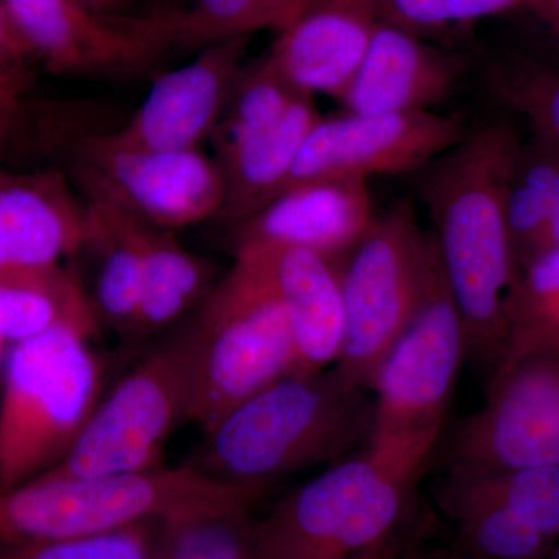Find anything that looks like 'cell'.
<instances>
[{
  "label": "cell",
  "mask_w": 559,
  "mask_h": 559,
  "mask_svg": "<svg viewBox=\"0 0 559 559\" xmlns=\"http://www.w3.org/2000/svg\"><path fill=\"white\" fill-rule=\"evenodd\" d=\"M521 139L513 121L485 120L419 171V198L462 316L466 356L491 371L506 353L507 297L516 278L506 186Z\"/></svg>",
  "instance_id": "cell-1"
},
{
  "label": "cell",
  "mask_w": 559,
  "mask_h": 559,
  "mask_svg": "<svg viewBox=\"0 0 559 559\" xmlns=\"http://www.w3.org/2000/svg\"><path fill=\"white\" fill-rule=\"evenodd\" d=\"M336 369L288 374L205 430L191 466L234 484L267 485L340 462L369 441L373 399Z\"/></svg>",
  "instance_id": "cell-2"
},
{
  "label": "cell",
  "mask_w": 559,
  "mask_h": 559,
  "mask_svg": "<svg viewBox=\"0 0 559 559\" xmlns=\"http://www.w3.org/2000/svg\"><path fill=\"white\" fill-rule=\"evenodd\" d=\"M270 488L191 465L87 479L38 476L0 491V538H83L143 522L250 513Z\"/></svg>",
  "instance_id": "cell-3"
},
{
  "label": "cell",
  "mask_w": 559,
  "mask_h": 559,
  "mask_svg": "<svg viewBox=\"0 0 559 559\" xmlns=\"http://www.w3.org/2000/svg\"><path fill=\"white\" fill-rule=\"evenodd\" d=\"M428 459L366 444L340 460L253 521L257 559H347L396 535Z\"/></svg>",
  "instance_id": "cell-4"
},
{
  "label": "cell",
  "mask_w": 559,
  "mask_h": 559,
  "mask_svg": "<svg viewBox=\"0 0 559 559\" xmlns=\"http://www.w3.org/2000/svg\"><path fill=\"white\" fill-rule=\"evenodd\" d=\"M86 334L55 329L10 349L0 403V491L57 466L100 403Z\"/></svg>",
  "instance_id": "cell-5"
},
{
  "label": "cell",
  "mask_w": 559,
  "mask_h": 559,
  "mask_svg": "<svg viewBox=\"0 0 559 559\" xmlns=\"http://www.w3.org/2000/svg\"><path fill=\"white\" fill-rule=\"evenodd\" d=\"M189 322L194 347L190 421L204 432L246 400L293 374L288 318L270 280L248 257H234V266Z\"/></svg>",
  "instance_id": "cell-6"
},
{
  "label": "cell",
  "mask_w": 559,
  "mask_h": 559,
  "mask_svg": "<svg viewBox=\"0 0 559 559\" xmlns=\"http://www.w3.org/2000/svg\"><path fill=\"white\" fill-rule=\"evenodd\" d=\"M465 358L462 316L430 234L417 308L371 384L373 418L367 444L429 457Z\"/></svg>",
  "instance_id": "cell-7"
},
{
  "label": "cell",
  "mask_w": 559,
  "mask_h": 559,
  "mask_svg": "<svg viewBox=\"0 0 559 559\" xmlns=\"http://www.w3.org/2000/svg\"><path fill=\"white\" fill-rule=\"evenodd\" d=\"M193 373L187 322L98 403L72 450L40 476L87 479L160 468L167 440L179 425L190 423Z\"/></svg>",
  "instance_id": "cell-8"
},
{
  "label": "cell",
  "mask_w": 559,
  "mask_h": 559,
  "mask_svg": "<svg viewBox=\"0 0 559 559\" xmlns=\"http://www.w3.org/2000/svg\"><path fill=\"white\" fill-rule=\"evenodd\" d=\"M430 231L411 201L377 215L340 264L344 334L334 369L370 390L385 353L407 325L421 293Z\"/></svg>",
  "instance_id": "cell-9"
},
{
  "label": "cell",
  "mask_w": 559,
  "mask_h": 559,
  "mask_svg": "<svg viewBox=\"0 0 559 559\" xmlns=\"http://www.w3.org/2000/svg\"><path fill=\"white\" fill-rule=\"evenodd\" d=\"M68 176L84 200L157 230L213 223L223 207V173L202 150L132 148L108 132L83 135L70 146Z\"/></svg>",
  "instance_id": "cell-10"
},
{
  "label": "cell",
  "mask_w": 559,
  "mask_h": 559,
  "mask_svg": "<svg viewBox=\"0 0 559 559\" xmlns=\"http://www.w3.org/2000/svg\"><path fill=\"white\" fill-rule=\"evenodd\" d=\"M487 400L460 426L450 468L559 465V349L503 360Z\"/></svg>",
  "instance_id": "cell-11"
},
{
  "label": "cell",
  "mask_w": 559,
  "mask_h": 559,
  "mask_svg": "<svg viewBox=\"0 0 559 559\" xmlns=\"http://www.w3.org/2000/svg\"><path fill=\"white\" fill-rule=\"evenodd\" d=\"M36 60L57 75L127 79L173 49L153 14L114 17L80 0H0Z\"/></svg>",
  "instance_id": "cell-12"
},
{
  "label": "cell",
  "mask_w": 559,
  "mask_h": 559,
  "mask_svg": "<svg viewBox=\"0 0 559 559\" xmlns=\"http://www.w3.org/2000/svg\"><path fill=\"white\" fill-rule=\"evenodd\" d=\"M468 127L462 117L436 110L322 116L301 145L285 189L308 180L369 182L371 176L421 171L454 146Z\"/></svg>",
  "instance_id": "cell-13"
},
{
  "label": "cell",
  "mask_w": 559,
  "mask_h": 559,
  "mask_svg": "<svg viewBox=\"0 0 559 559\" xmlns=\"http://www.w3.org/2000/svg\"><path fill=\"white\" fill-rule=\"evenodd\" d=\"M249 39L216 40L198 50L193 61L157 75L145 100L119 130L108 132L109 138L132 148L201 150L248 66Z\"/></svg>",
  "instance_id": "cell-14"
},
{
  "label": "cell",
  "mask_w": 559,
  "mask_h": 559,
  "mask_svg": "<svg viewBox=\"0 0 559 559\" xmlns=\"http://www.w3.org/2000/svg\"><path fill=\"white\" fill-rule=\"evenodd\" d=\"M374 219L367 180H308L283 190L227 229V246L230 252L252 246H288L341 264Z\"/></svg>",
  "instance_id": "cell-15"
},
{
  "label": "cell",
  "mask_w": 559,
  "mask_h": 559,
  "mask_svg": "<svg viewBox=\"0 0 559 559\" xmlns=\"http://www.w3.org/2000/svg\"><path fill=\"white\" fill-rule=\"evenodd\" d=\"M380 22L371 0H308L264 57L300 94L340 100Z\"/></svg>",
  "instance_id": "cell-16"
},
{
  "label": "cell",
  "mask_w": 559,
  "mask_h": 559,
  "mask_svg": "<svg viewBox=\"0 0 559 559\" xmlns=\"http://www.w3.org/2000/svg\"><path fill=\"white\" fill-rule=\"evenodd\" d=\"M87 204L60 170L0 171V274L79 255Z\"/></svg>",
  "instance_id": "cell-17"
},
{
  "label": "cell",
  "mask_w": 559,
  "mask_h": 559,
  "mask_svg": "<svg viewBox=\"0 0 559 559\" xmlns=\"http://www.w3.org/2000/svg\"><path fill=\"white\" fill-rule=\"evenodd\" d=\"M462 58L425 36L381 21L362 62L340 102L345 112L401 114L432 110L457 91Z\"/></svg>",
  "instance_id": "cell-18"
},
{
  "label": "cell",
  "mask_w": 559,
  "mask_h": 559,
  "mask_svg": "<svg viewBox=\"0 0 559 559\" xmlns=\"http://www.w3.org/2000/svg\"><path fill=\"white\" fill-rule=\"evenodd\" d=\"M231 255L252 260L277 294L294 342L293 374L307 377L336 364L344 334L340 264L288 246H252Z\"/></svg>",
  "instance_id": "cell-19"
},
{
  "label": "cell",
  "mask_w": 559,
  "mask_h": 559,
  "mask_svg": "<svg viewBox=\"0 0 559 559\" xmlns=\"http://www.w3.org/2000/svg\"><path fill=\"white\" fill-rule=\"evenodd\" d=\"M314 98L300 97L267 130L216 156L224 201L213 223L230 229L285 189L301 145L320 120Z\"/></svg>",
  "instance_id": "cell-20"
},
{
  "label": "cell",
  "mask_w": 559,
  "mask_h": 559,
  "mask_svg": "<svg viewBox=\"0 0 559 559\" xmlns=\"http://www.w3.org/2000/svg\"><path fill=\"white\" fill-rule=\"evenodd\" d=\"M55 329L87 337L100 329L79 272L55 264L0 274V342L17 344Z\"/></svg>",
  "instance_id": "cell-21"
},
{
  "label": "cell",
  "mask_w": 559,
  "mask_h": 559,
  "mask_svg": "<svg viewBox=\"0 0 559 559\" xmlns=\"http://www.w3.org/2000/svg\"><path fill=\"white\" fill-rule=\"evenodd\" d=\"M86 204V237L81 252L94 261V280L87 288L92 307L100 325L132 336L140 297L139 223L100 202Z\"/></svg>",
  "instance_id": "cell-22"
},
{
  "label": "cell",
  "mask_w": 559,
  "mask_h": 559,
  "mask_svg": "<svg viewBox=\"0 0 559 559\" xmlns=\"http://www.w3.org/2000/svg\"><path fill=\"white\" fill-rule=\"evenodd\" d=\"M140 230L139 314L132 337L154 336L200 307L215 286L207 260L190 252L173 231Z\"/></svg>",
  "instance_id": "cell-23"
},
{
  "label": "cell",
  "mask_w": 559,
  "mask_h": 559,
  "mask_svg": "<svg viewBox=\"0 0 559 559\" xmlns=\"http://www.w3.org/2000/svg\"><path fill=\"white\" fill-rule=\"evenodd\" d=\"M558 179V146L528 128L514 153L506 186V224L516 275L539 253Z\"/></svg>",
  "instance_id": "cell-24"
},
{
  "label": "cell",
  "mask_w": 559,
  "mask_h": 559,
  "mask_svg": "<svg viewBox=\"0 0 559 559\" xmlns=\"http://www.w3.org/2000/svg\"><path fill=\"white\" fill-rule=\"evenodd\" d=\"M439 499L454 521L455 551L463 559H544L554 549V540L502 503L447 489Z\"/></svg>",
  "instance_id": "cell-25"
},
{
  "label": "cell",
  "mask_w": 559,
  "mask_h": 559,
  "mask_svg": "<svg viewBox=\"0 0 559 559\" xmlns=\"http://www.w3.org/2000/svg\"><path fill=\"white\" fill-rule=\"evenodd\" d=\"M440 489L495 500L546 538L559 539V465L450 468Z\"/></svg>",
  "instance_id": "cell-26"
},
{
  "label": "cell",
  "mask_w": 559,
  "mask_h": 559,
  "mask_svg": "<svg viewBox=\"0 0 559 559\" xmlns=\"http://www.w3.org/2000/svg\"><path fill=\"white\" fill-rule=\"evenodd\" d=\"M308 0H186L159 17L173 49L200 50L216 40L278 31ZM148 13V11H146Z\"/></svg>",
  "instance_id": "cell-27"
},
{
  "label": "cell",
  "mask_w": 559,
  "mask_h": 559,
  "mask_svg": "<svg viewBox=\"0 0 559 559\" xmlns=\"http://www.w3.org/2000/svg\"><path fill=\"white\" fill-rule=\"evenodd\" d=\"M506 314L507 345L500 362L559 349V249L539 253L518 272Z\"/></svg>",
  "instance_id": "cell-28"
},
{
  "label": "cell",
  "mask_w": 559,
  "mask_h": 559,
  "mask_svg": "<svg viewBox=\"0 0 559 559\" xmlns=\"http://www.w3.org/2000/svg\"><path fill=\"white\" fill-rule=\"evenodd\" d=\"M300 97L308 95L294 90L266 57L246 66L209 140L213 157L277 123Z\"/></svg>",
  "instance_id": "cell-29"
},
{
  "label": "cell",
  "mask_w": 559,
  "mask_h": 559,
  "mask_svg": "<svg viewBox=\"0 0 559 559\" xmlns=\"http://www.w3.org/2000/svg\"><path fill=\"white\" fill-rule=\"evenodd\" d=\"M484 76L507 109L559 148V61L511 53L492 61Z\"/></svg>",
  "instance_id": "cell-30"
},
{
  "label": "cell",
  "mask_w": 559,
  "mask_h": 559,
  "mask_svg": "<svg viewBox=\"0 0 559 559\" xmlns=\"http://www.w3.org/2000/svg\"><path fill=\"white\" fill-rule=\"evenodd\" d=\"M146 559H257L250 513L160 522Z\"/></svg>",
  "instance_id": "cell-31"
},
{
  "label": "cell",
  "mask_w": 559,
  "mask_h": 559,
  "mask_svg": "<svg viewBox=\"0 0 559 559\" xmlns=\"http://www.w3.org/2000/svg\"><path fill=\"white\" fill-rule=\"evenodd\" d=\"M159 527L160 522H143L83 538H0V559H146Z\"/></svg>",
  "instance_id": "cell-32"
},
{
  "label": "cell",
  "mask_w": 559,
  "mask_h": 559,
  "mask_svg": "<svg viewBox=\"0 0 559 559\" xmlns=\"http://www.w3.org/2000/svg\"><path fill=\"white\" fill-rule=\"evenodd\" d=\"M535 0H371L381 21L425 36L426 33L532 9Z\"/></svg>",
  "instance_id": "cell-33"
},
{
  "label": "cell",
  "mask_w": 559,
  "mask_h": 559,
  "mask_svg": "<svg viewBox=\"0 0 559 559\" xmlns=\"http://www.w3.org/2000/svg\"><path fill=\"white\" fill-rule=\"evenodd\" d=\"M35 55L0 2V94L21 97L31 87Z\"/></svg>",
  "instance_id": "cell-34"
},
{
  "label": "cell",
  "mask_w": 559,
  "mask_h": 559,
  "mask_svg": "<svg viewBox=\"0 0 559 559\" xmlns=\"http://www.w3.org/2000/svg\"><path fill=\"white\" fill-rule=\"evenodd\" d=\"M21 97L0 94V153L5 148L21 114Z\"/></svg>",
  "instance_id": "cell-35"
},
{
  "label": "cell",
  "mask_w": 559,
  "mask_h": 559,
  "mask_svg": "<svg viewBox=\"0 0 559 559\" xmlns=\"http://www.w3.org/2000/svg\"><path fill=\"white\" fill-rule=\"evenodd\" d=\"M404 554V540L401 532L390 538L374 544L370 549L353 555L347 559H401Z\"/></svg>",
  "instance_id": "cell-36"
},
{
  "label": "cell",
  "mask_w": 559,
  "mask_h": 559,
  "mask_svg": "<svg viewBox=\"0 0 559 559\" xmlns=\"http://www.w3.org/2000/svg\"><path fill=\"white\" fill-rule=\"evenodd\" d=\"M557 249H559V179L557 190H555L554 202H551L549 221H547L546 231H544L543 242H540L539 253Z\"/></svg>",
  "instance_id": "cell-37"
},
{
  "label": "cell",
  "mask_w": 559,
  "mask_h": 559,
  "mask_svg": "<svg viewBox=\"0 0 559 559\" xmlns=\"http://www.w3.org/2000/svg\"><path fill=\"white\" fill-rule=\"evenodd\" d=\"M87 9L105 16H131V5L134 0H80Z\"/></svg>",
  "instance_id": "cell-38"
},
{
  "label": "cell",
  "mask_w": 559,
  "mask_h": 559,
  "mask_svg": "<svg viewBox=\"0 0 559 559\" xmlns=\"http://www.w3.org/2000/svg\"><path fill=\"white\" fill-rule=\"evenodd\" d=\"M530 13L535 14L559 38V0H535Z\"/></svg>",
  "instance_id": "cell-39"
},
{
  "label": "cell",
  "mask_w": 559,
  "mask_h": 559,
  "mask_svg": "<svg viewBox=\"0 0 559 559\" xmlns=\"http://www.w3.org/2000/svg\"><path fill=\"white\" fill-rule=\"evenodd\" d=\"M544 559H559V539L558 543L555 544L554 549L550 550V554Z\"/></svg>",
  "instance_id": "cell-40"
},
{
  "label": "cell",
  "mask_w": 559,
  "mask_h": 559,
  "mask_svg": "<svg viewBox=\"0 0 559 559\" xmlns=\"http://www.w3.org/2000/svg\"><path fill=\"white\" fill-rule=\"evenodd\" d=\"M3 342H0V347H2Z\"/></svg>",
  "instance_id": "cell-41"
}]
</instances>
